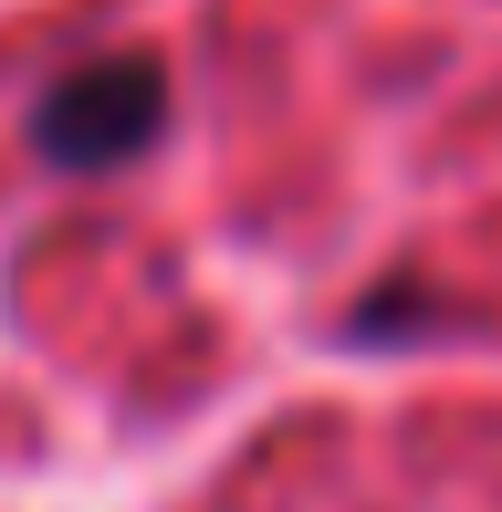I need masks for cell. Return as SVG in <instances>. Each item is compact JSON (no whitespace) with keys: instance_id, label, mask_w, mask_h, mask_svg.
Wrapping results in <instances>:
<instances>
[{"instance_id":"cell-1","label":"cell","mask_w":502,"mask_h":512,"mask_svg":"<svg viewBox=\"0 0 502 512\" xmlns=\"http://www.w3.org/2000/svg\"><path fill=\"white\" fill-rule=\"evenodd\" d=\"M32 136L63 168H116V157H136L157 136V74L147 63H84V74H63L42 95Z\"/></svg>"}]
</instances>
